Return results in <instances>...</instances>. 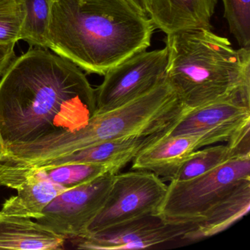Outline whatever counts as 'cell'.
Instances as JSON below:
<instances>
[{"mask_svg": "<svg viewBox=\"0 0 250 250\" xmlns=\"http://www.w3.org/2000/svg\"><path fill=\"white\" fill-rule=\"evenodd\" d=\"M15 45L0 43V77L5 74V71L17 58L14 49Z\"/></svg>", "mask_w": 250, "mask_h": 250, "instance_id": "21", "label": "cell"}, {"mask_svg": "<svg viewBox=\"0 0 250 250\" xmlns=\"http://www.w3.org/2000/svg\"><path fill=\"white\" fill-rule=\"evenodd\" d=\"M65 239L63 235L37 221L0 216V250H61Z\"/></svg>", "mask_w": 250, "mask_h": 250, "instance_id": "14", "label": "cell"}, {"mask_svg": "<svg viewBox=\"0 0 250 250\" xmlns=\"http://www.w3.org/2000/svg\"><path fill=\"white\" fill-rule=\"evenodd\" d=\"M128 1L137 9L140 10L144 14H147L146 13V0H128Z\"/></svg>", "mask_w": 250, "mask_h": 250, "instance_id": "22", "label": "cell"}, {"mask_svg": "<svg viewBox=\"0 0 250 250\" xmlns=\"http://www.w3.org/2000/svg\"><path fill=\"white\" fill-rule=\"evenodd\" d=\"M224 17L240 48L250 49V0H222Z\"/></svg>", "mask_w": 250, "mask_h": 250, "instance_id": "19", "label": "cell"}, {"mask_svg": "<svg viewBox=\"0 0 250 250\" xmlns=\"http://www.w3.org/2000/svg\"><path fill=\"white\" fill-rule=\"evenodd\" d=\"M196 228L197 222H167L154 214L73 239L82 250H141L184 239Z\"/></svg>", "mask_w": 250, "mask_h": 250, "instance_id": "9", "label": "cell"}, {"mask_svg": "<svg viewBox=\"0 0 250 250\" xmlns=\"http://www.w3.org/2000/svg\"><path fill=\"white\" fill-rule=\"evenodd\" d=\"M250 124V106L238 99H226L187 109L169 127L165 137L206 134L214 144L228 142Z\"/></svg>", "mask_w": 250, "mask_h": 250, "instance_id": "10", "label": "cell"}, {"mask_svg": "<svg viewBox=\"0 0 250 250\" xmlns=\"http://www.w3.org/2000/svg\"><path fill=\"white\" fill-rule=\"evenodd\" d=\"M165 78L187 109L226 99L250 106V49H235L210 29L166 35Z\"/></svg>", "mask_w": 250, "mask_h": 250, "instance_id": "3", "label": "cell"}, {"mask_svg": "<svg viewBox=\"0 0 250 250\" xmlns=\"http://www.w3.org/2000/svg\"><path fill=\"white\" fill-rule=\"evenodd\" d=\"M214 145L206 134L165 137L143 149L132 161V169L153 172L162 180L190 154L205 146Z\"/></svg>", "mask_w": 250, "mask_h": 250, "instance_id": "13", "label": "cell"}, {"mask_svg": "<svg viewBox=\"0 0 250 250\" xmlns=\"http://www.w3.org/2000/svg\"><path fill=\"white\" fill-rule=\"evenodd\" d=\"M167 129L149 135L105 140L69 154L42 162L31 168L52 167L68 164H97L112 165L120 171L132 162L143 149L165 137Z\"/></svg>", "mask_w": 250, "mask_h": 250, "instance_id": "11", "label": "cell"}, {"mask_svg": "<svg viewBox=\"0 0 250 250\" xmlns=\"http://www.w3.org/2000/svg\"><path fill=\"white\" fill-rule=\"evenodd\" d=\"M96 91L81 68L46 49L16 58L0 80V129L6 146L83 128Z\"/></svg>", "mask_w": 250, "mask_h": 250, "instance_id": "1", "label": "cell"}, {"mask_svg": "<svg viewBox=\"0 0 250 250\" xmlns=\"http://www.w3.org/2000/svg\"><path fill=\"white\" fill-rule=\"evenodd\" d=\"M250 208V180L246 181L215 205L197 222V228L184 239L197 241L216 235L245 216Z\"/></svg>", "mask_w": 250, "mask_h": 250, "instance_id": "15", "label": "cell"}, {"mask_svg": "<svg viewBox=\"0 0 250 250\" xmlns=\"http://www.w3.org/2000/svg\"><path fill=\"white\" fill-rule=\"evenodd\" d=\"M167 191V184L148 171L132 169L115 174L107 198L84 236L157 214Z\"/></svg>", "mask_w": 250, "mask_h": 250, "instance_id": "6", "label": "cell"}, {"mask_svg": "<svg viewBox=\"0 0 250 250\" xmlns=\"http://www.w3.org/2000/svg\"><path fill=\"white\" fill-rule=\"evenodd\" d=\"M7 153V146L4 141L3 137H2L1 129H0V162L5 157Z\"/></svg>", "mask_w": 250, "mask_h": 250, "instance_id": "23", "label": "cell"}, {"mask_svg": "<svg viewBox=\"0 0 250 250\" xmlns=\"http://www.w3.org/2000/svg\"><path fill=\"white\" fill-rule=\"evenodd\" d=\"M54 2H55V1H57V0H53Z\"/></svg>", "mask_w": 250, "mask_h": 250, "instance_id": "24", "label": "cell"}, {"mask_svg": "<svg viewBox=\"0 0 250 250\" xmlns=\"http://www.w3.org/2000/svg\"><path fill=\"white\" fill-rule=\"evenodd\" d=\"M250 180V155L234 158L202 175L171 181L157 215L170 222H198L206 213Z\"/></svg>", "mask_w": 250, "mask_h": 250, "instance_id": "5", "label": "cell"}, {"mask_svg": "<svg viewBox=\"0 0 250 250\" xmlns=\"http://www.w3.org/2000/svg\"><path fill=\"white\" fill-rule=\"evenodd\" d=\"M25 17L21 40L31 46L46 49L53 0H23Z\"/></svg>", "mask_w": 250, "mask_h": 250, "instance_id": "17", "label": "cell"}, {"mask_svg": "<svg viewBox=\"0 0 250 250\" xmlns=\"http://www.w3.org/2000/svg\"><path fill=\"white\" fill-rule=\"evenodd\" d=\"M219 0H146V13L155 29L165 34L211 29Z\"/></svg>", "mask_w": 250, "mask_h": 250, "instance_id": "12", "label": "cell"}, {"mask_svg": "<svg viewBox=\"0 0 250 250\" xmlns=\"http://www.w3.org/2000/svg\"><path fill=\"white\" fill-rule=\"evenodd\" d=\"M39 169H42L48 179L65 189L78 187L104 174L119 172L112 165L97 164H68Z\"/></svg>", "mask_w": 250, "mask_h": 250, "instance_id": "18", "label": "cell"}, {"mask_svg": "<svg viewBox=\"0 0 250 250\" xmlns=\"http://www.w3.org/2000/svg\"><path fill=\"white\" fill-rule=\"evenodd\" d=\"M240 157L230 146H211L197 150L168 172L163 181H184L208 172L234 158Z\"/></svg>", "mask_w": 250, "mask_h": 250, "instance_id": "16", "label": "cell"}, {"mask_svg": "<svg viewBox=\"0 0 250 250\" xmlns=\"http://www.w3.org/2000/svg\"><path fill=\"white\" fill-rule=\"evenodd\" d=\"M187 109L165 78L140 97L115 109L95 113L77 131L33 142L30 153L40 163L105 140L154 134L169 128Z\"/></svg>", "mask_w": 250, "mask_h": 250, "instance_id": "4", "label": "cell"}, {"mask_svg": "<svg viewBox=\"0 0 250 250\" xmlns=\"http://www.w3.org/2000/svg\"><path fill=\"white\" fill-rule=\"evenodd\" d=\"M167 65V52L165 47L139 52L111 68L95 89V113L119 107L159 85L165 80Z\"/></svg>", "mask_w": 250, "mask_h": 250, "instance_id": "7", "label": "cell"}, {"mask_svg": "<svg viewBox=\"0 0 250 250\" xmlns=\"http://www.w3.org/2000/svg\"><path fill=\"white\" fill-rule=\"evenodd\" d=\"M114 175L104 174L78 187L64 190L46 206L36 221L66 238L84 236L87 227L107 198Z\"/></svg>", "mask_w": 250, "mask_h": 250, "instance_id": "8", "label": "cell"}, {"mask_svg": "<svg viewBox=\"0 0 250 250\" xmlns=\"http://www.w3.org/2000/svg\"><path fill=\"white\" fill-rule=\"evenodd\" d=\"M24 17L23 0H0L1 44H16L21 40Z\"/></svg>", "mask_w": 250, "mask_h": 250, "instance_id": "20", "label": "cell"}, {"mask_svg": "<svg viewBox=\"0 0 250 250\" xmlns=\"http://www.w3.org/2000/svg\"><path fill=\"white\" fill-rule=\"evenodd\" d=\"M155 30L148 16L128 0H57L46 49L87 74L104 76L147 50Z\"/></svg>", "mask_w": 250, "mask_h": 250, "instance_id": "2", "label": "cell"}]
</instances>
